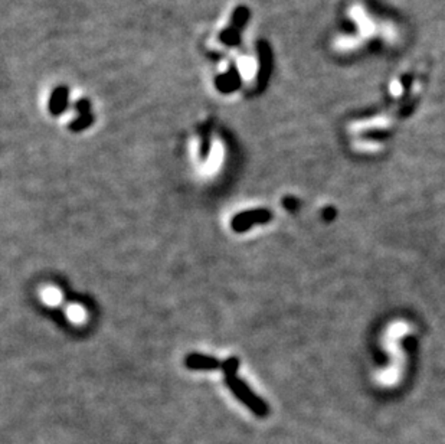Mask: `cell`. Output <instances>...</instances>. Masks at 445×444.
Returning a JSON list of instances; mask_svg holds the SVG:
<instances>
[{"label":"cell","mask_w":445,"mask_h":444,"mask_svg":"<svg viewBox=\"0 0 445 444\" xmlns=\"http://www.w3.org/2000/svg\"><path fill=\"white\" fill-rule=\"evenodd\" d=\"M238 368H239V359L235 357L228 358L224 364H222V369H224V374H225L227 387L232 391L237 400H239L257 417H261V419L267 417L270 414L268 404L253 393L248 387L245 381L237 375Z\"/></svg>","instance_id":"1"},{"label":"cell","mask_w":445,"mask_h":444,"mask_svg":"<svg viewBox=\"0 0 445 444\" xmlns=\"http://www.w3.org/2000/svg\"><path fill=\"white\" fill-rule=\"evenodd\" d=\"M272 219V214L270 209H252L245 211L235 215L231 221V227L235 233H246L249 228L258 224H267Z\"/></svg>","instance_id":"2"},{"label":"cell","mask_w":445,"mask_h":444,"mask_svg":"<svg viewBox=\"0 0 445 444\" xmlns=\"http://www.w3.org/2000/svg\"><path fill=\"white\" fill-rule=\"evenodd\" d=\"M184 365L189 369L194 371H215L222 368V364L219 359L211 355L203 354H190L184 359Z\"/></svg>","instance_id":"3"},{"label":"cell","mask_w":445,"mask_h":444,"mask_svg":"<svg viewBox=\"0 0 445 444\" xmlns=\"http://www.w3.org/2000/svg\"><path fill=\"white\" fill-rule=\"evenodd\" d=\"M282 205H284L285 209L294 212L297 209V206H299V201L296 198H293V197H285L282 199Z\"/></svg>","instance_id":"4"},{"label":"cell","mask_w":445,"mask_h":444,"mask_svg":"<svg viewBox=\"0 0 445 444\" xmlns=\"http://www.w3.org/2000/svg\"><path fill=\"white\" fill-rule=\"evenodd\" d=\"M334 216H336V209H334V208L329 206V208H326V209H325V212H323V218H325L326 221H332Z\"/></svg>","instance_id":"5"},{"label":"cell","mask_w":445,"mask_h":444,"mask_svg":"<svg viewBox=\"0 0 445 444\" xmlns=\"http://www.w3.org/2000/svg\"><path fill=\"white\" fill-rule=\"evenodd\" d=\"M45 299H46L48 302H55V300H58V295H56L55 292H48V293L45 295Z\"/></svg>","instance_id":"6"},{"label":"cell","mask_w":445,"mask_h":444,"mask_svg":"<svg viewBox=\"0 0 445 444\" xmlns=\"http://www.w3.org/2000/svg\"><path fill=\"white\" fill-rule=\"evenodd\" d=\"M73 313H74V316L73 317H75V319H78V317H81V310H78V309H73Z\"/></svg>","instance_id":"7"}]
</instances>
